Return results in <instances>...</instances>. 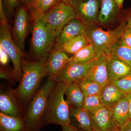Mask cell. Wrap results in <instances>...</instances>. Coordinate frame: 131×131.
Here are the masks:
<instances>
[{
  "label": "cell",
  "instance_id": "cell-1",
  "mask_svg": "<svg viewBox=\"0 0 131 131\" xmlns=\"http://www.w3.org/2000/svg\"><path fill=\"white\" fill-rule=\"evenodd\" d=\"M46 61L21 60L22 75L18 86L14 93L25 110L38 90L43 78L47 76Z\"/></svg>",
  "mask_w": 131,
  "mask_h": 131
},
{
  "label": "cell",
  "instance_id": "cell-2",
  "mask_svg": "<svg viewBox=\"0 0 131 131\" xmlns=\"http://www.w3.org/2000/svg\"><path fill=\"white\" fill-rule=\"evenodd\" d=\"M57 81L49 77L46 83L38 90L28 104L24 118L29 131H40L43 127V121L49 95Z\"/></svg>",
  "mask_w": 131,
  "mask_h": 131
},
{
  "label": "cell",
  "instance_id": "cell-3",
  "mask_svg": "<svg viewBox=\"0 0 131 131\" xmlns=\"http://www.w3.org/2000/svg\"><path fill=\"white\" fill-rule=\"evenodd\" d=\"M68 85L63 82H57L51 92L44 119L43 126L51 124L62 126L70 124V106L64 97Z\"/></svg>",
  "mask_w": 131,
  "mask_h": 131
},
{
  "label": "cell",
  "instance_id": "cell-4",
  "mask_svg": "<svg viewBox=\"0 0 131 131\" xmlns=\"http://www.w3.org/2000/svg\"><path fill=\"white\" fill-rule=\"evenodd\" d=\"M126 25L123 22L114 30H105L98 24H89L86 25L84 33L99 56L102 54L107 56L115 42L121 37Z\"/></svg>",
  "mask_w": 131,
  "mask_h": 131
},
{
  "label": "cell",
  "instance_id": "cell-5",
  "mask_svg": "<svg viewBox=\"0 0 131 131\" xmlns=\"http://www.w3.org/2000/svg\"><path fill=\"white\" fill-rule=\"evenodd\" d=\"M56 36L41 20L33 22L31 48L34 60L46 61L54 49Z\"/></svg>",
  "mask_w": 131,
  "mask_h": 131
},
{
  "label": "cell",
  "instance_id": "cell-6",
  "mask_svg": "<svg viewBox=\"0 0 131 131\" xmlns=\"http://www.w3.org/2000/svg\"><path fill=\"white\" fill-rule=\"evenodd\" d=\"M75 12L69 4L58 2L40 19L57 36L64 26L77 18Z\"/></svg>",
  "mask_w": 131,
  "mask_h": 131
},
{
  "label": "cell",
  "instance_id": "cell-7",
  "mask_svg": "<svg viewBox=\"0 0 131 131\" xmlns=\"http://www.w3.org/2000/svg\"><path fill=\"white\" fill-rule=\"evenodd\" d=\"M9 24L1 25L0 46L6 51L13 63V68L12 74L14 82L20 81L22 77L21 58L23 52L12 38Z\"/></svg>",
  "mask_w": 131,
  "mask_h": 131
},
{
  "label": "cell",
  "instance_id": "cell-8",
  "mask_svg": "<svg viewBox=\"0 0 131 131\" xmlns=\"http://www.w3.org/2000/svg\"><path fill=\"white\" fill-rule=\"evenodd\" d=\"M96 59L83 63L70 61L61 72L52 77L57 82H63L68 84L79 82L86 77Z\"/></svg>",
  "mask_w": 131,
  "mask_h": 131
},
{
  "label": "cell",
  "instance_id": "cell-9",
  "mask_svg": "<svg viewBox=\"0 0 131 131\" xmlns=\"http://www.w3.org/2000/svg\"><path fill=\"white\" fill-rule=\"evenodd\" d=\"M78 18L85 25L97 24L101 0H73L70 3Z\"/></svg>",
  "mask_w": 131,
  "mask_h": 131
},
{
  "label": "cell",
  "instance_id": "cell-10",
  "mask_svg": "<svg viewBox=\"0 0 131 131\" xmlns=\"http://www.w3.org/2000/svg\"><path fill=\"white\" fill-rule=\"evenodd\" d=\"M28 12L25 5L18 7L15 16L13 28L14 42L23 52L30 26L29 20L30 18Z\"/></svg>",
  "mask_w": 131,
  "mask_h": 131
},
{
  "label": "cell",
  "instance_id": "cell-11",
  "mask_svg": "<svg viewBox=\"0 0 131 131\" xmlns=\"http://www.w3.org/2000/svg\"><path fill=\"white\" fill-rule=\"evenodd\" d=\"M13 89L1 88L0 93L1 112L8 116L23 117L25 110L14 93Z\"/></svg>",
  "mask_w": 131,
  "mask_h": 131
},
{
  "label": "cell",
  "instance_id": "cell-12",
  "mask_svg": "<svg viewBox=\"0 0 131 131\" xmlns=\"http://www.w3.org/2000/svg\"><path fill=\"white\" fill-rule=\"evenodd\" d=\"M93 131H120L111 109L103 106L90 112Z\"/></svg>",
  "mask_w": 131,
  "mask_h": 131
},
{
  "label": "cell",
  "instance_id": "cell-13",
  "mask_svg": "<svg viewBox=\"0 0 131 131\" xmlns=\"http://www.w3.org/2000/svg\"><path fill=\"white\" fill-rule=\"evenodd\" d=\"M86 25L78 18L72 19L62 29L56 38L54 48L61 49L66 42L75 36L84 32Z\"/></svg>",
  "mask_w": 131,
  "mask_h": 131
},
{
  "label": "cell",
  "instance_id": "cell-14",
  "mask_svg": "<svg viewBox=\"0 0 131 131\" xmlns=\"http://www.w3.org/2000/svg\"><path fill=\"white\" fill-rule=\"evenodd\" d=\"M71 60L65 51L62 49L52 50L46 62V70L47 76L54 77L63 69Z\"/></svg>",
  "mask_w": 131,
  "mask_h": 131
},
{
  "label": "cell",
  "instance_id": "cell-15",
  "mask_svg": "<svg viewBox=\"0 0 131 131\" xmlns=\"http://www.w3.org/2000/svg\"><path fill=\"white\" fill-rule=\"evenodd\" d=\"M107 56L105 54H102L95 60L87 76L103 88L109 83L107 68Z\"/></svg>",
  "mask_w": 131,
  "mask_h": 131
},
{
  "label": "cell",
  "instance_id": "cell-16",
  "mask_svg": "<svg viewBox=\"0 0 131 131\" xmlns=\"http://www.w3.org/2000/svg\"><path fill=\"white\" fill-rule=\"evenodd\" d=\"M120 9L115 0H101L97 24L107 25L112 23L118 16Z\"/></svg>",
  "mask_w": 131,
  "mask_h": 131
},
{
  "label": "cell",
  "instance_id": "cell-17",
  "mask_svg": "<svg viewBox=\"0 0 131 131\" xmlns=\"http://www.w3.org/2000/svg\"><path fill=\"white\" fill-rule=\"evenodd\" d=\"M70 106L71 122L73 126L85 131H93L90 112L83 108H77ZM70 122V123H71Z\"/></svg>",
  "mask_w": 131,
  "mask_h": 131
},
{
  "label": "cell",
  "instance_id": "cell-18",
  "mask_svg": "<svg viewBox=\"0 0 131 131\" xmlns=\"http://www.w3.org/2000/svg\"><path fill=\"white\" fill-rule=\"evenodd\" d=\"M107 62L109 82L117 80L131 74V67L124 62L107 57Z\"/></svg>",
  "mask_w": 131,
  "mask_h": 131
},
{
  "label": "cell",
  "instance_id": "cell-19",
  "mask_svg": "<svg viewBox=\"0 0 131 131\" xmlns=\"http://www.w3.org/2000/svg\"><path fill=\"white\" fill-rule=\"evenodd\" d=\"M115 121L121 130L130 122L127 95L119 100L111 109Z\"/></svg>",
  "mask_w": 131,
  "mask_h": 131
},
{
  "label": "cell",
  "instance_id": "cell-20",
  "mask_svg": "<svg viewBox=\"0 0 131 131\" xmlns=\"http://www.w3.org/2000/svg\"><path fill=\"white\" fill-rule=\"evenodd\" d=\"M57 2V0H34L26 5L30 18L33 22L40 19Z\"/></svg>",
  "mask_w": 131,
  "mask_h": 131
},
{
  "label": "cell",
  "instance_id": "cell-21",
  "mask_svg": "<svg viewBox=\"0 0 131 131\" xmlns=\"http://www.w3.org/2000/svg\"><path fill=\"white\" fill-rule=\"evenodd\" d=\"M126 95L112 82L103 87L100 94L104 106L111 110L120 99Z\"/></svg>",
  "mask_w": 131,
  "mask_h": 131
},
{
  "label": "cell",
  "instance_id": "cell-22",
  "mask_svg": "<svg viewBox=\"0 0 131 131\" xmlns=\"http://www.w3.org/2000/svg\"><path fill=\"white\" fill-rule=\"evenodd\" d=\"M0 131H29L24 117L8 116L0 112Z\"/></svg>",
  "mask_w": 131,
  "mask_h": 131
},
{
  "label": "cell",
  "instance_id": "cell-23",
  "mask_svg": "<svg viewBox=\"0 0 131 131\" xmlns=\"http://www.w3.org/2000/svg\"><path fill=\"white\" fill-rule=\"evenodd\" d=\"M107 56L120 60L131 67V48L123 41L121 37L115 42Z\"/></svg>",
  "mask_w": 131,
  "mask_h": 131
},
{
  "label": "cell",
  "instance_id": "cell-24",
  "mask_svg": "<svg viewBox=\"0 0 131 131\" xmlns=\"http://www.w3.org/2000/svg\"><path fill=\"white\" fill-rule=\"evenodd\" d=\"M65 95L70 105L77 108H83L84 95L78 82L68 84Z\"/></svg>",
  "mask_w": 131,
  "mask_h": 131
},
{
  "label": "cell",
  "instance_id": "cell-25",
  "mask_svg": "<svg viewBox=\"0 0 131 131\" xmlns=\"http://www.w3.org/2000/svg\"><path fill=\"white\" fill-rule=\"evenodd\" d=\"M95 47L89 43L74 54L71 61L75 63H86L96 59L98 57Z\"/></svg>",
  "mask_w": 131,
  "mask_h": 131
},
{
  "label": "cell",
  "instance_id": "cell-26",
  "mask_svg": "<svg viewBox=\"0 0 131 131\" xmlns=\"http://www.w3.org/2000/svg\"><path fill=\"white\" fill-rule=\"evenodd\" d=\"M89 43L86 36L83 32L66 42L61 49L66 53L74 54Z\"/></svg>",
  "mask_w": 131,
  "mask_h": 131
},
{
  "label": "cell",
  "instance_id": "cell-27",
  "mask_svg": "<svg viewBox=\"0 0 131 131\" xmlns=\"http://www.w3.org/2000/svg\"><path fill=\"white\" fill-rule=\"evenodd\" d=\"M78 83L84 95H100L103 89L98 83L87 77Z\"/></svg>",
  "mask_w": 131,
  "mask_h": 131
},
{
  "label": "cell",
  "instance_id": "cell-28",
  "mask_svg": "<svg viewBox=\"0 0 131 131\" xmlns=\"http://www.w3.org/2000/svg\"><path fill=\"white\" fill-rule=\"evenodd\" d=\"M104 106L100 95H84L83 108L93 112Z\"/></svg>",
  "mask_w": 131,
  "mask_h": 131
},
{
  "label": "cell",
  "instance_id": "cell-29",
  "mask_svg": "<svg viewBox=\"0 0 131 131\" xmlns=\"http://www.w3.org/2000/svg\"><path fill=\"white\" fill-rule=\"evenodd\" d=\"M113 84L124 93H131V74L113 82Z\"/></svg>",
  "mask_w": 131,
  "mask_h": 131
},
{
  "label": "cell",
  "instance_id": "cell-30",
  "mask_svg": "<svg viewBox=\"0 0 131 131\" xmlns=\"http://www.w3.org/2000/svg\"><path fill=\"white\" fill-rule=\"evenodd\" d=\"M21 3H23L22 0H3V8L6 15L11 16L15 8Z\"/></svg>",
  "mask_w": 131,
  "mask_h": 131
},
{
  "label": "cell",
  "instance_id": "cell-31",
  "mask_svg": "<svg viewBox=\"0 0 131 131\" xmlns=\"http://www.w3.org/2000/svg\"><path fill=\"white\" fill-rule=\"evenodd\" d=\"M121 38L123 41L131 48V28L127 25L124 27Z\"/></svg>",
  "mask_w": 131,
  "mask_h": 131
},
{
  "label": "cell",
  "instance_id": "cell-32",
  "mask_svg": "<svg viewBox=\"0 0 131 131\" xmlns=\"http://www.w3.org/2000/svg\"><path fill=\"white\" fill-rule=\"evenodd\" d=\"M0 18L1 25H5L8 24L6 15L3 8V0H0Z\"/></svg>",
  "mask_w": 131,
  "mask_h": 131
},
{
  "label": "cell",
  "instance_id": "cell-33",
  "mask_svg": "<svg viewBox=\"0 0 131 131\" xmlns=\"http://www.w3.org/2000/svg\"><path fill=\"white\" fill-rule=\"evenodd\" d=\"M1 49V62L2 65L7 64L8 61V54L2 47L0 46Z\"/></svg>",
  "mask_w": 131,
  "mask_h": 131
},
{
  "label": "cell",
  "instance_id": "cell-34",
  "mask_svg": "<svg viewBox=\"0 0 131 131\" xmlns=\"http://www.w3.org/2000/svg\"><path fill=\"white\" fill-rule=\"evenodd\" d=\"M125 19H126L127 25L131 28V8L130 9L124 11Z\"/></svg>",
  "mask_w": 131,
  "mask_h": 131
},
{
  "label": "cell",
  "instance_id": "cell-35",
  "mask_svg": "<svg viewBox=\"0 0 131 131\" xmlns=\"http://www.w3.org/2000/svg\"><path fill=\"white\" fill-rule=\"evenodd\" d=\"M61 126L62 131H75V127L71 124H66Z\"/></svg>",
  "mask_w": 131,
  "mask_h": 131
},
{
  "label": "cell",
  "instance_id": "cell-36",
  "mask_svg": "<svg viewBox=\"0 0 131 131\" xmlns=\"http://www.w3.org/2000/svg\"><path fill=\"white\" fill-rule=\"evenodd\" d=\"M129 100V108L130 122H131V93L127 95Z\"/></svg>",
  "mask_w": 131,
  "mask_h": 131
},
{
  "label": "cell",
  "instance_id": "cell-37",
  "mask_svg": "<svg viewBox=\"0 0 131 131\" xmlns=\"http://www.w3.org/2000/svg\"><path fill=\"white\" fill-rule=\"evenodd\" d=\"M120 131H131V122H129L124 129Z\"/></svg>",
  "mask_w": 131,
  "mask_h": 131
},
{
  "label": "cell",
  "instance_id": "cell-38",
  "mask_svg": "<svg viewBox=\"0 0 131 131\" xmlns=\"http://www.w3.org/2000/svg\"><path fill=\"white\" fill-rule=\"evenodd\" d=\"M117 2L118 6L119 7V8L121 9L123 6V3L124 0H115Z\"/></svg>",
  "mask_w": 131,
  "mask_h": 131
},
{
  "label": "cell",
  "instance_id": "cell-39",
  "mask_svg": "<svg viewBox=\"0 0 131 131\" xmlns=\"http://www.w3.org/2000/svg\"><path fill=\"white\" fill-rule=\"evenodd\" d=\"M22 1H23V3H24V5H27L32 2L34 0H22Z\"/></svg>",
  "mask_w": 131,
  "mask_h": 131
},
{
  "label": "cell",
  "instance_id": "cell-40",
  "mask_svg": "<svg viewBox=\"0 0 131 131\" xmlns=\"http://www.w3.org/2000/svg\"><path fill=\"white\" fill-rule=\"evenodd\" d=\"M73 1V0H57V2H63L69 4L70 3Z\"/></svg>",
  "mask_w": 131,
  "mask_h": 131
},
{
  "label": "cell",
  "instance_id": "cell-41",
  "mask_svg": "<svg viewBox=\"0 0 131 131\" xmlns=\"http://www.w3.org/2000/svg\"><path fill=\"white\" fill-rule=\"evenodd\" d=\"M75 131H85L83 130H81V129H77L75 128Z\"/></svg>",
  "mask_w": 131,
  "mask_h": 131
}]
</instances>
